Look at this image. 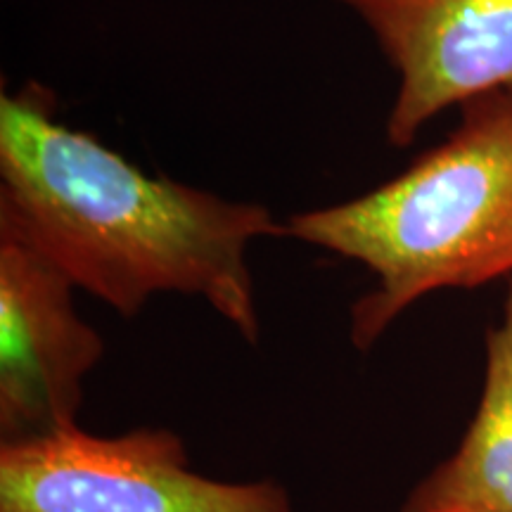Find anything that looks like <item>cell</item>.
I'll return each instance as SVG.
<instances>
[{
  "mask_svg": "<svg viewBox=\"0 0 512 512\" xmlns=\"http://www.w3.org/2000/svg\"><path fill=\"white\" fill-rule=\"evenodd\" d=\"M0 512H294L275 479L223 482L190 467L164 427L102 437L79 425L0 444Z\"/></svg>",
  "mask_w": 512,
  "mask_h": 512,
  "instance_id": "cell-3",
  "label": "cell"
},
{
  "mask_svg": "<svg viewBox=\"0 0 512 512\" xmlns=\"http://www.w3.org/2000/svg\"><path fill=\"white\" fill-rule=\"evenodd\" d=\"M399 512H512V278L501 320L486 332L484 387L470 427Z\"/></svg>",
  "mask_w": 512,
  "mask_h": 512,
  "instance_id": "cell-6",
  "label": "cell"
},
{
  "mask_svg": "<svg viewBox=\"0 0 512 512\" xmlns=\"http://www.w3.org/2000/svg\"><path fill=\"white\" fill-rule=\"evenodd\" d=\"M458 110L448 138L392 181L283 223V238L373 275V287L349 311L358 351L373 349L427 294L512 278V88Z\"/></svg>",
  "mask_w": 512,
  "mask_h": 512,
  "instance_id": "cell-2",
  "label": "cell"
},
{
  "mask_svg": "<svg viewBox=\"0 0 512 512\" xmlns=\"http://www.w3.org/2000/svg\"><path fill=\"white\" fill-rule=\"evenodd\" d=\"M396 72L384 136L403 150L448 107L512 88V0H337Z\"/></svg>",
  "mask_w": 512,
  "mask_h": 512,
  "instance_id": "cell-5",
  "label": "cell"
},
{
  "mask_svg": "<svg viewBox=\"0 0 512 512\" xmlns=\"http://www.w3.org/2000/svg\"><path fill=\"white\" fill-rule=\"evenodd\" d=\"M0 228L121 318L157 294H185L261 342L249 247L283 238L271 209L147 174L62 124L53 91L36 81L0 95Z\"/></svg>",
  "mask_w": 512,
  "mask_h": 512,
  "instance_id": "cell-1",
  "label": "cell"
},
{
  "mask_svg": "<svg viewBox=\"0 0 512 512\" xmlns=\"http://www.w3.org/2000/svg\"><path fill=\"white\" fill-rule=\"evenodd\" d=\"M74 292L60 268L0 228V444L79 425L105 339L79 316Z\"/></svg>",
  "mask_w": 512,
  "mask_h": 512,
  "instance_id": "cell-4",
  "label": "cell"
}]
</instances>
